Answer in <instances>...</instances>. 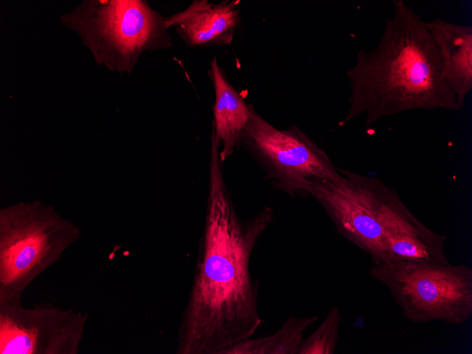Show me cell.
Wrapping results in <instances>:
<instances>
[{"label":"cell","mask_w":472,"mask_h":354,"mask_svg":"<svg viewBox=\"0 0 472 354\" xmlns=\"http://www.w3.org/2000/svg\"><path fill=\"white\" fill-rule=\"evenodd\" d=\"M369 276L389 292L414 324L461 325L472 315V268L405 260L372 263Z\"/></svg>","instance_id":"4"},{"label":"cell","mask_w":472,"mask_h":354,"mask_svg":"<svg viewBox=\"0 0 472 354\" xmlns=\"http://www.w3.org/2000/svg\"><path fill=\"white\" fill-rule=\"evenodd\" d=\"M240 4V0L218 4L194 0L185 9L165 17V27L174 28L190 47L229 45L241 22Z\"/></svg>","instance_id":"9"},{"label":"cell","mask_w":472,"mask_h":354,"mask_svg":"<svg viewBox=\"0 0 472 354\" xmlns=\"http://www.w3.org/2000/svg\"><path fill=\"white\" fill-rule=\"evenodd\" d=\"M338 170L340 179L314 184L309 196L321 205L336 231L368 254L372 263L391 261L382 219L396 191L377 177Z\"/></svg>","instance_id":"7"},{"label":"cell","mask_w":472,"mask_h":354,"mask_svg":"<svg viewBox=\"0 0 472 354\" xmlns=\"http://www.w3.org/2000/svg\"><path fill=\"white\" fill-rule=\"evenodd\" d=\"M242 143L272 179L274 187L291 197L309 196L312 185L342 176L326 153L293 125L273 126L251 106Z\"/></svg>","instance_id":"5"},{"label":"cell","mask_w":472,"mask_h":354,"mask_svg":"<svg viewBox=\"0 0 472 354\" xmlns=\"http://www.w3.org/2000/svg\"><path fill=\"white\" fill-rule=\"evenodd\" d=\"M383 234L391 261L448 265L447 236L420 222L396 194L382 219Z\"/></svg>","instance_id":"8"},{"label":"cell","mask_w":472,"mask_h":354,"mask_svg":"<svg viewBox=\"0 0 472 354\" xmlns=\"http://www.w3.org/2000/svg\"><path fill=\"white\" fill-rule=\"evenodd\" d=\"M78 234L73 223L37 201L1 209L2 284L10 286L27 281L35 271L55 261Z\"/></svg>","instance_id":"6"},{"label":"cell","mask_w":472,"mask_h":354,"mask_svg":"<svg viewBox=\"0 0 472 354\" xmlns=\"http://www.w3.org/2000/svg\"><path fill=\"white\" fill-rule=\"evenodd\" d=\"M348 122L365 114V126L413 110H463L442 78L439 52L426 21L403 0L384 20L377 46L358 52L346 73Z\"/></svg>","instance_id":"2"},{"label":"cell","mask_w":472,"mask_h":354,"mask_svg":"<svg viewBox=\"0 0 472 354\" xmlns=\"http://www.w3.org/2000/svg\"><path fill=\"white\" fill-rule=\"evenodd\" d=\"M317 319V315L290 316L273 334L249 338L228 346L218 354H297L305 331Z\"/></svg>","instance_id":"12"},{"label":"cell","mask_w":472,"mask_h":354,"mask_svg":"<svg viewBox=\"0 0 472 354\" xmlns=\"http://www.w3.org/2000/svg\"><path fill=\"white\" fill-rule=\"evenodd\" d=\"M339 308L331 307L322 322L305 338L298 348L297 354H333L339 338L342 322Z\"/></svg>","instance_id":"13"},{"label":"cell","mask_w":472,"mask_h":354,"mask_svg":"<svg viewBox=\"0 0 472 354\" xmlns=\"http://www.w3.org/2000/svg\"><path fill=\"white\" fill-rule=\"evenodd\" d=\"M76 31L98 64L129 73L144 52L172 47L165 17L142 0L84 1L61 18Z\"/></svg>","instance_id":"3"},{"label":"cell","mask_w":472,"mask_h":354,"mask_svg":"<svg viewBox=\"0 0 472 354\" xmlns=\"http://www.w3.org/2000/svg\"><path fill=\"white\" fill-rule=\"evenodd\" d=\"M210 64L209 75L216 95L212 126L220 145V159L223 162L242 144L251 106L230 83L216 57Z\"/></svg>","instance_id":"11"},{"label":"cell","mask_w":472,"mask_h":354,"mask_svg":"<svg viewBox=\"0 0 472 354\" xmlns=\"http://www.w3.org/2000/svg\"><path fill=\"white\" fill-rule=\"evenodd\" d=\"M219 146L211 143L205 226L190 295L177 334V354H218L251 338L262 319L259 283L250 272L252 253L273 220L264 207L238 216L223 178Z\"/></svg>","instance_id":"1"},{"label":"cell","mask_w":472,"mask_h":354,"mask_svg":"<svg viewBox=\"0 0 472 354\" xmlns=\"http://www.w3.org/2000/svg\"><path fill=\"white\" fill-rule=\"evenodd\" d=\"M426 25L439 52L442 78L463 108L472 88V26L442 18Z\"/></svg>","instance_id":"10"}]
</instances>
